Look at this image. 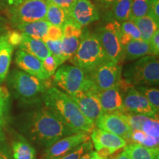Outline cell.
Returning a JSON list of instances; mask_svg holds the SVG:
<instances>
[{
  "mask_svg": "<svg viewBox=\"0 0 159 159\" xmlns=\"http://www.w3.org/2000/svg\"><path fill=\"white\" fill-rule=\"evenodd\" d=\"M45 106L54 112L62 122L74 133L90 134L96 128L89 119L71 96L56 87H50L43 95Z\"/></svg>",
  "mask_w": 159,
  "mask_h": 159,
  "instance_id": "6da1fadb",
  "label": "cell"
},
{
  "mask_svg": "<svg viewBox=\"0 0 159 159\" xmlns=\"http://www.w3.org/2000/svg\"><path fill=\"white\" fill-rule=\"evenodd\" d=\"M27 132L33 141L47 148L59 139L74 134L54 112L46 106L30 115L27 122Z\"/></svg>",
  "mask_w": 159,
  "mask_h": 159,
  "instance_id": "7a4b0ae2",
  "label": "cell"
},
{
  "mask_svg": "<svg viewBox=\"0 0 159 159\" xmlns=\"http://www.w3.org/2000/svg\"><path fill=\"white\" fill-rule=\"evenodd\" d=\"M69 61L85 74H89L99 65L110 60L105 54L97 34L87 32L83 33L78 49Z\"/></svg>",
  "mask_w": 159,
  "mask_h": 159,
  "instance_id": "3957f363",
  "label": "cell"
},
{
  "mask_svg": "<svg viewBox=\"0 0 159 159\" xmlns=\"http://www.w3.org/2000/svg\"><path fill=\"white\" fill-rule=\"evenodd\" d=\"M124 80L133 87L156 86L159 83L158 56L147 55L128 66L123 72Z\"/></svg>",
  "mask_w": 159,
  "mask_h": 159,
  "instance_id": "277c9868",
  "label": "cell"
},
{
  "mask_svg": "<svg viewBox=\"0 0 159 159\" xmlns=\"http://www.w3.org/2000/svg\"><path fill=\"white\" fill-rule=\"evenodd\" d=\"M53 81L57 88L69 95L81 91H98L87 74L73 65L60 66L53 75Z\"/></svg>",
  "mask_w": 159,
  "mask_h": 159,
  "instance_id": "5b68a950",
  "label": "cell"
},
{
  "mask_svg": "<svg viewBox=\"0 0 159 159\" xmlns=\"http://www.w3.org/2000/svg\"><path fill=\"white\" fill-rule=\"evenodd\" d=\"M10 83L16 94L25 100L37 99L50 88L48 80H43L20 70L12 72Z\"/></svg>",
  "mask_w": 159,
  "mask_h": 159,
  "instance_id": "8992f818",
  "label": "cell"
},
{
  "mask_svg": "<svg viewBox=\"0 0 159 159\" xmlns=\"http://www.w3.org/2000/svg\"><path fill=\"white\" fill-rule=\"evenodd\" d=\"M97 35L108 59L120 64L125 59V55L119 37V23L108 22L100 28Z\"/></svg>",
  "mask_w": 159,
  "mask_h": 159,
  "instance_id": "52a82bcc",
  "label": "cell"
},
{
  "mask_svg": "<svg viewBox=\"0 0 159 159\" xmlns=\"http://www.w3.org/2000/svg\"><path fill=\"white\" fill-rule=\"evenodd\" d=\"M47 9V0H23L11 7V21L16 26L44 20Z\"/></svg>",
  "mask_w": 159,
  "mask_h": 159,
  "instance_id": "ba28073f",
  "label": "cell"
},
{
  "mask_svg": "<svg viewBox=\"0 0 159 159\" xmlns=\"http://www.w3.org/2000/svg\"><path fill=\"white\" fill-rule=\"evenodd\" d=\"M122 66L108 61L99 65L89 74H87L98 91H103L114 86L122 80Z\"/></svg>",
  "mask_w": 159,
  "mask_h": 159,
  "instance_id": "9c48e42d",
  "label": "cell"
},
{
  "mask_svg": "<svg viewBox=\"0 0 159 159\" xmlns=\"http://www.w3.org/2000/svg\"><path fill=\"white\" fill-rule=\"evenodd\" d=\"M90 139L97 153L107 158L128 144V142L122 137L97 128L90 134Z\"/></svg>",
  "mask_w": 159,
  "mask_h": 159,
  "instance_id": "30bf717a",
  "label": "cell"
},
{
  "mask_svg": "<svg viewBox=\"0 0 159 159\" xmlns=\"http://www.w3.org/2000/svg\"><path fill=\"white\" fill-rule=\"evenodd\" d=\"M130 87L131 85L122 79L119 84L110 89L97 91L96 94L103 114L125 112L123 104L125 95L122 90L123 89H128Z\"/></svg>",
  "mask_w": 159,
  "mask_h": 159,
  "instance_id": "8fae6325",
  "label": "cell"
},
{
  "mask_svg": "<svg viewBox=\"0 0 159 159\" xmlns=\"http://www.w3.org/2000/svg\"><path fill=\"white\" fill-rule=\"evenodd\" d=\"M91 140L89 134L83 132L74 133L59 139L47 148L43 159H57L69 153L77 147Z\"/></svg>",
  "mask_w": 159,
  "mask_h": 159,
  "instance_id": "7c38bea8",
  "label": "cell"
},
{
  "mask_svg": "<svg viewBox=\"0 0 159 159\" xmlns=\"http://www.w3.org/2000/svg\"><path fill=\"white\" fill-rule=\"evenodd\" d=\"M123 104L126 112L143 114L152 118L158 119V112L155 110L146 97L135 87L131 86L127 90L123 99Z\"/></svg>",
  "mask_w": 159,
  "mask_h": 159,
  "instance_id": "4fadbf2b",
  "label": "cell"
},
{
  "mask_svg": "<svg viewBox=\"0 0 159 159\" xmlns=\"http://www.w3.org/2000/svg\"><path fill=\"white\" fill-rule=\"evenodd\" d=\"M62 55L63 61L66 62L76 52L83 35L80 26L75 23L70 18L62 27Z\"/></svg>",
  "mask_w": 159,
  "mask_h": 159,
  "instance_id": "5bb4252c",
  "label": "cell"
},
{
  "mask_svg": "<svg viewBox=\"0 0 159 159\" xmlns=\"http://www.w3.org/2000/svg\"><path fill=\"white\" fill-rule=\"evenodd\" d=\"M94 124L97 128L122 137L127 142L130 141L132 130L118 113L102 114L97 119Z\"/></svg>",
  "mask_w": 159,
  "mask_h": 159,
  "instance_id": "9a60e30c",
  "label": "cell"
},
{
  "mask_svg": "<svg viewBox=\"0 0 159 159\" xmlns=\"http://www.w3.org/2000/svg\"><path fill=\"white\" fill-rule=\"evenodd\" d=\"M96 91H81L69 95L77 103L82 113L93 122L103 114Z\"/></svg>",
  "mask_w": 159,
  "mask_h": 159,
  "instance_id": "2e32d148",
  "label": "cell"
},
{
  "mask_svg": "<svg viewBox=\"0 0 159 159\" xmlns=\"http://www.w3.org/2000/svg\"><path fill=\"white\" fill-rule=\"evenodd\" d=\"M118 114L126 121L131 130H141L149 136L159 139L158 119L126 111Z\"/></svg>",
  "mask_w": 159,
  "mask_h": 159,
  "instance_id": "e0dca14e",
  "label": "cell"
},
{
  "mask_svg": "<svg viewBox=\"0 0 159 159\" xmlns=\"http://www.w3.org/2000/svg\"><path fill=\"white\" fill-rule=\"evenodd\" d=\"M69 16L81 27L99 19L96 6L90 0H76L69 11Z\"/></svg>",
  "mask_w": 159,
  "mask_h": 159,
  "instance_id": "ac0fdd59",
  "label": "cell"
},
{
  "mask_svg": "<svg viewBox=\"0 0 159 159\" xmlns=\"http://www.w3.org/2000/svg\"><path fill=\"white\" fill-rule=\"evenodd\" d=\"M15 61L18 67L27 74L43 80H47L50 77L43 69L42 61L25 51L17 50Z\"/></svg>",
  "mask_w": 159,
  "mask_h": 159,
  "instance_id": "d6986e66",
  "label": "cell"
},
{
  "mask_svg": "<svg viewBox=\"0 0 159 159\" xmlns=\"http://www.w3.org/2000/svg\"><path fill=\"white\" fill-rule=\"evenodd\" d=\"M19 47V49L33 55L41 61L51 55L44 41L41 39H33L25 34H23L22 41Z\"/></svg>",
  "mask_w": 159,
  "mask_h": 159,
  "instance_id": "ffe728a7",
  "label": "cell"
},
{
  "mask_svg": "<svg viewBox=\"0 0 159 159\" xmlns=\"http://www.w3.org/2000/svg\"><path fill=\"white\" fill-rule=\"evenodd\" d=\"M14 47L7 41L6 35L0 36V85L7 76Z\"/></svg>",
  "mask_w": 159,
  "mask_h": 159,
  "instance_id": "44dd1931",
  "label": "cell"
},
{
  "mask_svg": "<svg viewBox=\"0 0 159 159\" xmlns=\"http://www.w3.org/2000/svg\"><path fill=\"white\" fill-rule=\"evenodd\" d=\"M123 47L125 58L129 61H134L147 55H152L149 43L142 39L132 40Z\"/></svg>",
  "mask_w": 159,
  "mask_h": 159,
  "instance_id": "7402d4cb",
  "label": "cell"
},
{
  "mask_svg": "<svg viewBox=\"0 0 159 159\" xmlns=\"http://www.w3.org/2000/svg\"><path fill=\"white\" fill-rule=\"evenodd\" d=\"M51 25L47 20L33 21V22L21 24L16 25L18 30L33 39H41L47 35L49 26Z\"/></svg>",
  "mask_w": 159,
  "mask_h": 159,
  "instance_id": "603a6c76",
  "label": "cell"
},
{
  "mask_svg": "<svg viewBox=\"0 0 159 159\" xmlns=\"http://www.w3.org/2000/svg\"><path fill=\"white\" fill-rule=\"evenodd\" d=\"M123 150L130 159H158V148H148L136 143H130L127 144Z\"/></svg>",
  "mask_w": 159,
  "mask_h": 159,
  "instance_id": "cb8c5ba5",
  "label": "cell"
},
{
  "mask_svg": "<svg viewBox=\"0 0 159 159\" xmlns=\"http://www.w3.org/2000/svg\"><path fill=\"white\" fill-rule=\"evenodd\" d=\"M135 23L140 32L141 37L143 41L148 42L150 41L152 35L157 30H158V26L152 17L149 15L145 16L139 18L134 20H131Z\"/></svg>",
  "mask_w": 159,
  "mask_h": 159,
  "instance_id": "d4e9b609",
  "label": "cell"
},
{
  "mask_svg": "<svg viewBox=\"0 0 159 159\" xmlns=\"http://www.w3.org/2000/svg\"><path fill=\"white\" fill-rule=\"evenodd\" d=\"M12 156L13 159H35V148L24 139L15 141L12 144Z\"/></svg>",
  "mask_w": 159,
  "mask_h": 159,
  "instance_id": "484cf974",
  "label": "cell"
},
{
  "mask_svg": "<svg viewBox=\"0 0 159 159\" xmlns=\"http://www.w3.org/2000/svg\"><path fill=\"white\" fill-rule=\"evenodd\" d=\"M47 9L45 19L51 25L62 28L66 21L69 19V15L62 8L47 0Z\"/></svg>",
  "mask_w": 159,
  "mask_h": 159,
  "instance_id": "4316f807",
  "label": "cell"
},
{
  "mask_svg": "<svg viewBox=\"0 0 159 159\" xmlns=\"http://www.w3.org/2000/svg\"><path fill=\"white\" fill-rule=\"evenodd\" d=\"M119 37L123 47L132 40L142 39L138 27L130 19L119 24Z\"/></svg>",
  "mask_w": 159,
  "mask_h": 159,
  "instance_id": "83f0119b",
  "label": "cell"
},
{
  "mask_svg": "<svg viewBox=\"0 0 159 159\" xmlns=\"http://www.w3.org/2000/svg\"><path fill=\"white\" fill-rule=\"evenodd\" d=\"M132 0H117L111 6L113 18L117 22H123L130 19Z\"/></svg>",
  "mask_w": 159,
  "mask_h": 159,
  "instance_id": "f1b7e54d",
  "label": "cell"
},
{
  "mask_svg": "<svg viewBox=\"0 0 159 159\" xmlns=\"http://www.w3.org/2000/svg\"><path fill=\"white\" fill-rule=\"evenodd\" d=\"M130 141L132 143L142 144L148 148H158L159 139L149 136L145 133L138 130H132Z\"/></svg>",
  "mask_w": 159,
  "mask_h": 159,
  "instance_id": "f546056e",
  "label": "cell"
},
{
  "mask_svg": "<svg viewBox=\"0 0 159 159\" xmlns=\"http://www.w3.org/2000/svg\"><path fill=\"white\" fill-rule=\"evenodd\" d=\"M150 0H132L130 20H134L148 15Z\"/></svg>",
  "mask_w": 159,
  "mask_h": 159,
  "instance_id": "4dcf8cb0",
  "label": "cell"
},
{
  "mask_svg": "<svg viewBox=\"0 0 159 159\" xmlns=\"http://www.w3.org/2000/svg\"><path fill=\"white\" fill-rule=\"evenodd\" d=\"M139 92L146 97L150 102L152 107L157 112L159 111V90L157 88H152V86H141L135 87Z\"/></svg>",
  "mask_w": 159,
  "mask_h": 159,
  "instance_id": "1f68e13d",
  "label": "cell"
},
{
  "mask_svg": "<svg viewBox=\"0 0 159 159\" xmlns=\"http://www.w3.org/2000/svg\"><path fill=\"white\" fill-rule=\"evenodd\" d=\"M10 105V93L5 86L0 85V127L5 124Z\"/></svg>",
  "mask_w": 159,
  "mask_h": 159,
  "instance_id": "d6a6232c",
  "label": "cell"
},
{
  "mask_svg": "<svg viewBox=\"0 0 159 159\" xmlns=\"http://www.w3.org/2000/svg\"><path fill=\"white\" fill-rule=\"evenodd\" d=\"M42 41H44L51 55H53L57 60L59 66L63 64L64 61H63L62 55V40L52 41V40L47 39L45 35L42 39Z\"/></svg>",
  "mask_w": 159,
  "mask_h": 159,
  "instance_id": "836d02e7",
  "label": "cell"
},
{
  "mask_svg": "<svg viewBox=\"0 0 159 159\" xmlns=\"http://www.w3.org/2000/svg\"><path fill=\"white\" fill-rule=\"evenodd\" d=\"M92 146L93 145L91 140L87 141V142L83 143L82 144L77 147L76 149L71 151V152L57 159H79L85 152L91 150Z\"/></svg>",
  "mask_w": 159,
  "mask_h": 159,
  "instance_id": "e575fe53",
  "label": "cell"
},
{
  "mask_svg": "<svg viewBox=\"0 0 159 159\" xmlns=\"http://www.w3.org/2000/svg\"><path fill=\"white\" fill-rule=\"evenodd\" d=\"M42 65L44 70L48 73L49 76H52L59 67L57 60L53 55H49L42 61Z\"/></svg>",
  "mask_w": 159,
  "mask_h": 159,
  "instance_id": "d590c367",
  "label": "cell"
},
{
  "mask_svg": "<svg viewBox=\"0 0 159 159\" xmlns=\"http://www.w3.org/2000/svg\"><path fill=\"white\" fill-rule=\"evenodd\" d=\"M46 37L52 41H58L63 39L62 28L54 25L49 26Z\"/></svg>",
  "mask_w": 159,
  "mask_h": 159,
  "instance_id": "8d00e7d4",
  "label": "cell"
},
{
  "mask_svg": "<svg viewBox=\"0 0 159 159\" xmlns=\"http://www.w3.org/2000/svg\"><path fill=\"white\" fill-rule=\"evenodd\" d=\"M7 36V41L13 47H19L21 44V41H22V36L23 34L20 33L19 31H10L6 35Z\"/></svg>",
  "mask_w": 159,
  "mask_h": 159,
  "instance_id": "74e56055",
  "label": "cell"
},
{
  "mask_svg": "<svg viewBox=\"0 0 159 159\" xmlns=\"http://www.w3.org/2000/svg\"><path fill=\"white\" fill-rule=\"evenodd\" d=\"M159 0H150L148 15L153 19L159 25Z\"/></svg>",
  "mask_w": 159,
  "mask_h": 159,
  "instance_id": "f35d334b",
  "label": "cell"
},
{
  "mask_svg": "<svg viewBox=\"0 0 159 159\" xmlns=\"http://www.w3.org/2000/svg\"><path fill=\"white\" fill-rule=\"evenodd\" d=\"M152 55L158 56L159 54V30L155 32L150 41H149Z\"/></svg>",
  "mask_w": 159,
  "mask_h": 159,
  "instance_id": "ab89813d",
  "label": "cell"
},
{
  "mask_svg": "<svg viewBox=\"0 0 159 159\" xmlns=\"http://www.w3.org/2000/svg\"><path fill=\"white\" fill-rule=\"evenodd\" d=\"M0 159H13L11 149L2 139H0Z\"/></svg>",
  "mask_w": 159,
  "mask_h": 159,
  "instance_id": "60d3db41",
  "label": "cell"
},
{
  "mask_svg": "<svg viewBox=\"0 0 159 159\" xmlns=\"http://www.w3.org/2000/svg\"><path fill=\"white\" fill-rule=\"evenodd\" d=\"M48 1L62 8L69 15V11L76 0H48Z\"/></svg>",
  "mask_w": 159,
  "mask_h": 159,
  "instance_id": "b9f144b4",
  "label": "cell"
},
{
  "mask_svg": "<svg viewBox=\"0 0 159 159\" xmlns=\"http://www.w3.org/2000/svg\"><path fill=\"white\" fill-rule=\"evenodd\" d=\"M108 159H130V157L128 156V155L127 154V152L123 150L122 152H120L119 153L111 157L110 158H108Z\"/></svg>",
  "mask_w": 159,
  "mask_h": 159,
  "instance_id": "7bdbcfd3",
  "label": "cell"
},
{
  "mask_svg": "<svg viewBox=\"0 0 159 159\" xmlns=\"http://www.w3.org/2000/svg\"><path fill=\"white\" fill-rule=\"evenodd\" d=\"M117 0H99V2L101 3L102 7H105V8H109L111 7L116 2Z\"/></svg>",
  "mask_w": 159,
  "mask_h": 159,
  "instance_id": "ee69618b",
  "label": "cell"
},
{
  "mask_svg": "<svg viewBox=\"0 0 159 159\" xmlns=\"http://www.w3.org/2000/svg\"><path fill=\"white\" fill-rule=\"evenodd\" d=\"M90 159H108L107 157H103L97 153L96 151L91 150V158Z\"/></svg>",
  "mask_w": 159,
  "mask_h": 159,
  "instance_id": "f6af8a7d",
  "label": "cell"
},
{
  "mask_svg": "<svg viewBox=\"0 0 159 159\" xmlns=\"http://www.w3.org/2000/svg\"><path fill=\"white\" fill-rule=\"evenodd\" d=\"M2 1L5 2L7 4H8L9 5L14 6V5H18V4L21 3L23 0H2Z\"/></svg>",
  "mask_w": 159,
  "mask_h": 159,
  "instance_id": "bcb514c9",
  "label": "cell"
},
{
  "mask_svg": "<svg viewBox=\"0 0 159 159\" xmlns=\"http://www.w3.org/2000/svg\"><path fill=\"white\" fill-rule=\"evenodd\" d=\"M90 158H91V150L83 154L79 159H90Z\"/></svg>",
  "mask_w": 159,
  "mask_h": 159,
  "instance_id": "7dc6e473",
  "label": "cell"
},
{
  "mask_svg": "<svg viewBox=\"0 0 159 159\" xmlns=\"http://www.w3.org/2000/svg\"><path fill=\"white\" fill-rule=\"evenodd\" d=\"M1 135H2V128L0 127V136H1Z\"/></svg>",
  "mask_w": 159,
  "mask_h": 159,
  "instance_id": "c3c4849f",
  "label": "cell"
}]
</instances>
